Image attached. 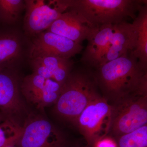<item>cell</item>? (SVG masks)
Masks as SVG:
<instances>
[{
    "mask_svg": "<svg viewBox=\"0 0 147 147\" xmlns=\"http://www.w3.org/2000/svg\"><path fill=\"white\" fill-rule=\"evenodd\" d=\"M25 9L24 0H0V24L17 26Z\"/></svg>",
    "mask_w": 147,
    "mask_h": 147,
    "instance_id": "e0dca14e",
    "label": "cell"
},
{
    "mask_svg": "<svg viewBox=\"0 0 147 147\" xmlns=\"http://www.w3.org/2000/svg\"><path fill=\"white\" fill-rule=\"evenodd\" d=\"M23 131V126L14 121L5 119L0 123V147L16 144Z\"/></svg>",
    "mask_w": 147,
    "mask_h": 147,
    "instance_id": "ac0fdd59",
    "label": "cell"
},
{
    "mask_svg": "<svg viewBox=\"0 0 147 147\" xmlns=\"http://www.w3.org/2000/svg\"><path fill=\"white\" fill-rule=\"evenodd\" d=\"M96 147H117L115 142L110 138H104L95 144Z\"/></svg>",
    "mask_w": 147,
    "mask_h": 147,
    "instance_id": "ffe728a7",
    "label": "cell"
},
{
    "mask_svg": "<svg viewBox=\"0 0 147 147\" xmlns=\"http://www.w3.org/2000/svg\"><path fill=\"white\" fill-rule=\"evenodd\" d=\"M31 41L18 26H0V69L18 71L28 63Z\"/></svg>",
    "mask_w": 147,
    "mask_h": 147,
    "instance_id": "8992f818",
    "label": "cell"
},
{
    "mask_svg": "<svg viewBox=\"0 0 147 147\" xmlns=\"http://www.w3.org/2000/svg\"><path fill=\"white\" fill-rule=\"evenodd\" d=\"M5 119L4 118L3 116V115L0 113V123H1V122H2Z\"/></svg>",
    "mask_w": 147,
    "mask_h": 147,
    "instance_id": "44dd1931",
    "label": "cell"
},
{
    "mask_svg": "<svg viewBox=\"0 0 147 147\" xmlns=\"http://www.w3.org/2000/svg\"><path fill=\"white\" fill-rule=\"evenodd\" d=\"M99 26L92 24L74 11L67 9L46 31L81 44L85 40H89Z\"/></svg>",
    "mask_w": 147,
    "mask_h": 147,
    "instance_id": "7c38bea8",
    "label": "cell"
},
{
    "mask_svg": "<svg viewBox=\"0 0 147 147\" xmlns=\"http://www.w3.org/2000/svg\"><path fill=\"white\" fill-rule=\"evenodd\" d=\"M94 70L83 65L71 71L55 104L59 117L74 123L92 99L99 94Z\"/></svg>",
    "mask_w": 147,
    "mask_h": 147,
    "instance_id": "7a4b0ae2",
    "label": "cell"
},
{
    "mask_svg": "<svg viewBox=\"0 0 147 147\" xmlns=\"http://www.w3.org/2000/svg\"><path fill=\"white\" fill-rule=\"evenodd\" d=\"M23 127L18 147H65L63 134L43 116L29 114Z\"/></svg>",
    "mask_w": 147,
    "mask_h": 147,
    "instance_id": "9c48e42d",
    "label": "cell"
},
{
    "mask_svg": "<svg viewBox=\"0 0 147 147\" xmlns=\"http://www.w3.org/2000/svg\"><path fill=\"white\" fill-rule=\"evenodd\" d=\"M21 81L18 71L0 69V113L23 126L29 114L21 96Z\"/></svg>",
    "mask_w": 147,
    "mask_h": 147,
    "instance_id": "ba28073f",
    "label": "cell"
},
{
    "mask_svg": "<svg viewBox=\"0 0 147 147\" xmlns=\"http://www.w3.org/2000/svg\"><path fill=\"white\" fill-rule=\"evenodd\" d=\"M3 147H18L16 146V144H12L8 145V146H5Z\"/></svg>",
    "mask_w": 147,
    "mask_h": 147,
    "instance_id": "7402d4cb",
    "label": "cell"
},
{
    "mask_svg": "<svg viewBox=\"0 0 147 147\" xmlns=\"http://www.w3.org/2000/svg\"><path fill=\"white\" fill-rule=\"evenodd\" d=\"M94 70L98 88L111 104L131 96L147 94V66L133 51Z\"/></svg>",
    "mask_w": 147,
    "mask_h": 147,
    "instance_id": "6da1fadb",
    "label": "cell"
},
{
    "mask_svg": "<svg viewBox=\"0 0 147 147\" xmlns=\"http://www.w3.org/2000/svg\"><path fill=\"white\" fill-rule=\"evenodd\" d=\"M30 39L29 60L45 56L71 59L84 49L81 44L46 30Z\"/></svg>",
    "mask_w": 147,
    "mask_h": 147,
    "instance_id": "30bf717a",
    "label": "cell"
},
{
    "mask_svg": "<svg viewBox=\"0 0 147 147\" xmlns=\"http://www.w3.org/2000/svg\"><path fill=\"white\" fill-rule=\"evenodd\" d=\"M133 23L137 32L136 49L133 51L135 57L144 65L147 66V4L139 9Z\"/></svg>",
    "mask_w": 147,
    "mask_h": 147,
    "instance_id": "2e32d148",
    "label": "cell"
},
{
    "mask_svg": "<svg viewBox=\"0 0 147 147\" xmlns=\"http://www.w3.org/2000/svg\"><path fill=\"white\" fill-rule=\"evenodd\" d=\"M28 63L33 73L63 86L73 70L74 62L71 59L45 56L30 59Z\"/></svg>",
    "mask_w": 147,
    "mask_h": 147,
    "instance_id": "4fadbf2b",
    "label": "cell"
},
{
    "mask_svg": "<svg viewBox=\"0 0 147 147\" xmlns=\"http://www.w3.org/2000/svg\"><path fill=\"white\" fill-rule=\"evenodd\" d=\"M62 88V86L54 80L33 72L24 77L21 85V94L25 99L40 110L55 105Z\"/></svg>",
    "mask_w": 147,
    "mask_h": 147,
    "instance_id": "8fae6325",
    "label": "cell"
},
{
    "mask_svg": "<svg viewBox=\"0 0 147 147\" xmlns=\"http://www.w3.org/2000/svg\"><path fill=\"white\" fill-rule=\"evenodd\" d=\"M24 33L29 38L45 31L68 9L67 0H55L45 3L43 0H24Z\"/></svg>",
    "mask_w": 147,
    "mask_h": 147,
    "instance_id": "52a82bcc",
    "label": "cell"
},
{
    "mask_svg": "<svg viewBox=\"0 0 147 147\" xmlns=\"http://www.w3.org/2000/svg\"><path fill=\"white\" fill-rule=\"evenodd\" d=\"M118 147H147V125L117 138Z\"/></svg>",
    "mask_w": 147,
    "mask_h": 147,
    "instance_id": "d6986e66",
    "label": "cell"
},
{
    "mask_svg": "<svg viewBox=\"0 0 147 147\" xmlns=\"http://www.w3.org/2000/svg\"><path fill=\"white\" fill-rule=\"evenodd\" d=\"M137 40V31L133 24L125 21L117 25L109 48L100 66L117 59L129 51H134Z\"/></svg>",
    "mask_w": 147,
    "mask_h": 147,
    "instance_id": "9a60e30c",
    "label": "cell"
},
{
    "mask_svg": "<svg viewBox=\"0 0 147 147\" xmlns=\"http://www.w3.org/2000/svg\"><path fill=\"white\" fill-rule=\"evenodd\" d=\"M117 25L104 24L98 29L89 40L82 55V64L94 69L100 66L110 46L112 36Z\"/></svg>",
    "mask_w": 147,
    "mask_h": 147,
    "instance_id": "5bb4252c",
    "label": "cell"
},
{
    "mask_svg": "<svg viewBox=\"0 0 147 147\" xmlns=\"http://www.w3.org/2000/svg\"><path fill=\"white\" fill-rule=\"evenodd\" d=\"M110 131L116 138L147 124V94L131 96L112 103Z\"/></svg>",
    "mask_w": 147,
    "mask_h": 147,
    "instance_id": "277c9868",
    "label": "cell"
},
{
    "mask_svg": "<svg viewBox=\"0 0 147 147\" xmlns=\"http://www.w3.org/2000/svg\"><path fill=\"white\" fill-rule=\"evenodd\" d=\"M73 10L95 26L117 25L128 18L134 20L146 0H67Z\"/></svg>",
    "mask_w": 147,
    "mask_h": 147,
    "instance_id": "3957f363",
    "label": "cell"
},
{
    "mask_svg": "<svg viewBox=\"0 0 147 147\" xmlns=\"http://www.w3.org/2000/svg\"><path fill=\"white\" fill-rule=\"evenodd\" d=\"M112 105L98 94L81 113L74 123L90 146L105 138L110 132Z\"/></svg>",
    "mask_w": 147,
    "mask_h": 147,
    "instance_id": "5b68a950",
    "label": "cell"
}]
</instances>
